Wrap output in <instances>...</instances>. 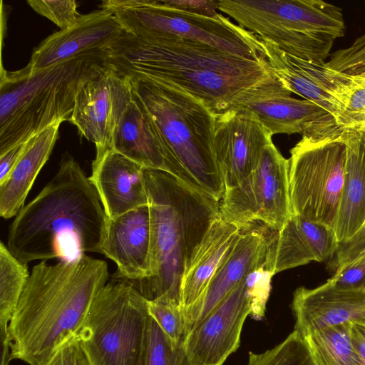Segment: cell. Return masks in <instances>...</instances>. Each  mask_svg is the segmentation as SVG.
I'll return each mask as SVG.
<instances>
[{"mask_svg": "<svg viewBox=\"0 0 365 365\" xmlns=\"http://www.w3.org/2000/svg\"><path fill=\"white\" fill-rule=\"evenodd\" d=\"M104 53L107 66L118 74L176 86L215 116L272 75L267 60L245 58L169 34L134 36L124 31Z\"/></svg>", "mask_w": 365, "mask_h": 365, "instance_id": "obj_1", "label": "cell"}, {"mask_svg": "<svg viewBox=\"0 0 365 365\" xmlns=\"http://www.w3.org/2000/svg\"><path fill=\"white\" fill-rule=\"evenodd\" d=\"M108 217L89 177L69 154L41 192L15 216L7 247L21 262L101 254Z\"/></svg>", "mask_w": 365, "mask_h": 365, "instance_id": "obj_2", "label": "cell"}, {"mask_svg": "<svg viewBox=\"0 0 365 365\" xmlns=\"http://www.w3.org/2000/svg\"><path fill=\"white\" fill-rule=\"evenodd\" d=\"M108 279L106 262L86 255L34 266L9 325L12 359L42 365L77 334Z\"/></svg>", "mask_w": 365, "mask_h": 365, "instance_id": "obj_3", "label": "cell"}, {"mask_svg": "<svg viewBox=\"0 0 365 365\" xmlns=\"http://www.w3.org/2000/svg\"><path fill=\"white\" fill-rule=\"evenodd\" d=\"M144 177L150 216V274L132 283L149 300L167 297L180 303L184 272L220 217V201L163 170L145 168Z\"/></svg>", "mask_w": 365, "mask_h": 365, "instance_id": "obj_4", "label": "cell"}, {"mask_svg": "<svg viewBox=\"0 0 365 365\" xmlns=\"http://www.w3.org/2000/svg\"><path fill=\"white\" fill-rule=\"evenodd\" d=\"M126 78L133 96L158 132L169 173L221 201L225 187L215 155V115L198 99L176 86Z\"/></svg>", "mask_w": 365, "mask_h": 365, "instance_id": "obj_5", "label": "cell"}, {"mask_svg": "<svg viewBox=\"0 0 365 365\" xmlns=\"http://www.w3.org/2000/svg\"><path fill=\"white\" fill-rule=\"evenodd\" d=\"M107 67L104 50L31 71L3 68L0 77V155L46 128L70 120L77 94Z\"/></svg>", "mask_w": 365, "mask_h": 365, "instance_id": "obj_6", "label": "cell"}, {"mask_svg": "<svg viewBox=\"0 0 365 365\" xmlns=\"http://www.w3.org/2000/svg\"><path fill=\"white\" fill-rule=\"evenodd\" d=\"M217 8L283 52L317 64L345 34L342 9L320 0H217Z\"/></svg>", "mask_w": 365, "mask_h": 365, "instance_id": "obj_7", "label": "cell"}, {"mask_svg": "<svg viewBox=\"0 0 365 365\" xmlns=\"http://www.w3.org/2000/svg\"><path fill=\"white\" fill-rule=\"evenodd\" d=\"M149 322L148 299L122 279L101 289L76 334L91 365H144Z\"/></svg>", "mask_w": 365, "mask_h": 365, "instance_id": "obj_8", "label": "cell"}, {"mask_svg": "<svg viewBox=\"0 0 365 365\" xmlns=\"http://www.w3.org/2000/svg\"><path fill=\"white\" fill-rule=\"evenodd\" d=\"M99 7L110 9L125 31L134 36L169 34L245 58L266 61L259 36L224 16L217 19L197 15L160 0H106Z\"/></svg>", "mask_w": 365, "mask_h": 365, "instance_id": "obj_9", "label": "cell"}, {"mask_svg": "<svg viewBox=\"0 0 365 365\" xmlns=\"http://www.w3.org/2000/svg\"><path fill=\"white\" fill-rule=\"evenodd\" d=\"M290 153L292 215H301L334 229L346 160L343 132L322 138L303 136Z\"/></svg>", "mask_w": 365, "mask_h": 365, "instance_id": "obj_10", "label": "cell"}, {"mask_svg": "<svg viewBox=\"0 0 365 365\" xmlns=\"http://www.w3.org/2000/svg\"><path fill=\"white\" fill-rule=\"evenodd\" d=\"M291 215L289 159L271 143L255 170L239 185L225 190L220 216L242 230L261 222L278 231Z\"/></svg>", "mask_w": 365, "mask_h": 365, "instance_id": "obj_11", "label": "cell"}, {"mask_svg": "<svg viewBox=\"0 0 365 365\" xmlns=\"http://www.w3.org/2000/svg\"><path fill=\"white\" fill-rule=\"evenodd\" d=\"M291 93L272 73L242 93L229 109L250 111L272 135L299 133L322 138L344 130L322 107L306 99L294 98Z\"/></svg>", "mask_w": 365, "mask_h": 365, "instance_id": "obj_12", "label": "cell"}, {"mask_svg": "<svg viewBox=\"0 0 365 365\" xmlns=\"http://www.w3.org/2000/svg\"><path fill=\"white\" fill-rule=\"evenodd\" d=\"M133 100L128 79L108 66L91 77L78 91L69 121L96 148L111 149L115 127Z\"/></svg>", "mask_w": 365, "mask_h": 365, "instance_id": "obj_13", "label": "cell"}, {"mask_svg": "<svg viewBox=\"0 0 365 365\" xmlns=\"http://www.w3.org/2000/svg\"><path fill=\"white\" fill-rule=\"evenodd\" d=\"M272 137L250 111L230 108L215 115L214 149L225 190L239 185L255 170Z\"/></svg>", "mask_w": 365, "mask_h": 365, "instance_id": "obj_14", "label": "cell"}, {"mask_svg": "<svg viewBox=\"0 0 365 365\" xmlns=\"http://www.w3.org/2000/svg\"><path fill=\"white\" fill-rule=\"evenodd\" d=\"M250 315L245 280L186 335L190 365H223L237 351L245 321Z\"/></svg>", "mask_w": 365, "mask_h": 365, "instance_id": "obj_15", "label": "cell"}, {"mask_svg": "<svg viewBox=\"0 0 365 365\" xmlns=\"http://www.w3.org/2000/svg\"><path fill=\"white\" fill-rule=\"evenodd\" d=\"M125 31L113 12L100 8L81 15L76 24L48 36L36 48L26 65L38 71L84 53L104 50Z\"/></svg>", "mask_w": 365, "mask_h": 365, "instance_id": "obj_16", "label": "cell"}, {"mask_svg": "<svg viewBox=\"0 0 365 365\" xmlns=\"http://www.w3.org/2000/svg\"><path fill=\"white\" fill-rule=\"evenodd\" d=\"M150 216L143 205L108 218L101 254L117 266L118 278L140 282L150 274Z\"/></svg>", "mask_w": 365, "mask_h": 365, "instance_id": "obj_17", "label": "cell"}, {"mask_svg": "<svg viewBox=\"0 0 365 365\" xmlns=\"http://www.w3.org/2000/svg\"><path fill=\"white\" fill-rule=\"evenodd\" d=\"M339 245L333 228L292 215L279 230L267 237L266 259L276 274L312 261L331 259Z\"/></svg>", "mask_w": 365, "mask_h": 365, "instance_id": "obj_18", "label": "cell"}, {"mask_svg": "<svg viewBox=\"0 0 365 365\" xmlns=\"http://www.w3.org/2000/svg\"><path fill=\"white\" fill-rule=\"evenodd\" d=\"M267 237L252 227L242 230L227 259L209 282L200 300L183 314L185 336L202 321L247 275L265 259Z\"/></svg>", "mask_w": 365, "mask_h": 365, "instance_id": "obj_19", "label": "cell"}, {"mask_svg": "<svg viewBox=\"0 0 365 365\" xmlns=\"http://www.w3.org/2000/svg\"><path fill=\"white\" fill-rule=\"evenodd\" d=\"M144 169L113 149L96 154L89 179L99 195L108 218L148 205Z\"/></svg>", "mask_w": 365, "mask_h": 365, "instance_id": "obj_20", "label": "cell"}, {"mask_svg": "<svg viewBox=\"0 0 365 365\" xmlns=\"http://www.w3.org/2000/svg\"><path fill=\"white\" fill-rule=\"evenodd\" d=\"M320 68L319 84L341 103L350 129L365 132V34Z\"/></svg>", "mask_w": 365, "mask_h": 365, "instance_id": "obj_21", "label": "cell"}, {"mask_svg": "<svg viewBox=\"0 0 365 365\" xmlns=\"http://www.w3.org/2000/svg\"><path fill=\"white\" fill-rule=\"evenodd\" d=\"M292 309L294 330L302 336L345 322L365 319V292L335 289L327 282L314 289L297 288Z\"/></svg>", "mask_w": 365, "mask_h": 365, "instance_id": "obj_22", "label": "cell"}, {"mask_svg": "<svg viewBox=\"0 0 365 365\" xmlns=\"http://www.w3.org/2000/svg\"><path fill=\"white\" fill-rule=\"evenodd\" d=\"M241 232L240 227L220 216L212 223L181 280L180 304L183 314L200 300L215 272L230 256Z\"/></svg>", "mask_w": 365, "mask_h": 365, "instance_id": "obj_23", "label": "cell"}, {"mask_svg": "<svg viewBox=\"0 0 365 365\" xmlns=\"http://www.w3.org/2000/svg\"><path fill=\"white\" fill-rule=\"evenodd\" d=\"M343 134L346 160L334 229L339 244L351 239L365 224V132L344 130Z\"/></svg>", "mask_w": 365, "mask_h": 365, "instance_id": "obj_24", "label": "cell"}, {"mask_svg": "<svg viewBox=\"0 0 365 365\" xmlns=\"http://www.w3.org/2000/svg\"><path fill=\"white\" fill-rule=\"evenodd\" d=\"M111 149L145 168L169 173L165 153L154 124L133 96L115 128Z\"/></svg>", "mask_w": 365, "mask_h": 365, "instance_id": "obj_25", "label": "cell"}, {"mask_svg": "<svg viewBox=\"0 0 365 365\" xmlns=\"http://www.w3.org/2000/svg\"><path fill=\"white\" fill-rule=\"evenodd\" d=\"M60 123L53 124L29 140L28 145L8 178L0 184V215L7 220L24 206L25 200L58 139Z\"/></svg>", "mask_w": 365, "mask_h": 365, "instance_id": "obj_26", "label": "cell"}, {"mask_svg": "<svg viewBox=\"0 0 365 365\" xmlns=\"http://www.w3.org/2000/svg\"><path fill=\"white\" fill-rule=\"evenodd\" d=\"M264 55L272 73L292 93L312 101L330 113L343 130L349 125L341 103L322 89L296 62L269 41L259 36Z\"/></svg>", "mask_w": 365, "mask_h": 365, "instance_id": "obj_27", "label": "cell"}, {"mask_svg": "<svg viewBox=\"0 0 365 365\" xmlns=\"http://www.w3.org/2000/svg\"><path fill=\"white\" fill-rule=\"evenodd\" d=\"M351 322L325 327L302 336L317 365H361Z\"/></svg>", "mask_w": 365, "mask_h": 365, "instance_id": "obj_28", "label": "cell"}, {"mask_svg": "<svg viewBox=\"0 0 365 365\" xmlns=\"http://www.w3.org/2000/svg\"><path fill=\"white\" fill-rule=\"evenodd\" d=\"M30 273L3 242L0 243V328L8 329Z\"/></svg>", "mask_w": 365, "mask_h": 365, "instance_id": "obj_29", "label": "cell"}, {"mask_svg": "<svg viewBox=\"0 0 365 365\" xmlns=\"http://www.w3.org/2000/svg\"><path fill=\"white\" fill-rule=\"evenodd\" d=\"M247 365H317L304 338L294 330L284 340L261 353L249 352Z\"/></svg>", "mask_w": 365, "mask_h": 365, "instance_id": "obj_30", "label": "cell"}, {"mask_svg": "<svg viewBox=\"0 0 365 365\" xmlns=\"http://www.w3.org/2000/svg\"><path fill=\"white\" fill-rule=\"evenodd\" d=\"M144 365H190L184 344L171 341L150 316Z\"/></svg>", "mask_w": 365, "mask_h": 365, "instance_id": "obj_31", "label": "cell"}, {"mask_svg": "<svg viewBox=\"0 0 365 365\" xmlns=\"http://www.w3.org/2000/svg\"><path fill=\"white\" fill-rule=\"evenodd\" d=\"M149 315L176 344H184L185 327L183 312L178 302L167 297L148 299Z\"/></svg>", "mask_w": 365, "mask_h": 365, "instance_id": "obj_32", "label": "cell"}, {"mask_svg": "<svg viewBox=\"0 0 365 365\" xmlns=\"http://www.w3.org/2000/svg\"><path fill=\"white\" fill-rule=\"evenodd\" d=\"M272 266L266 259L251 271L245 279V294L254 319L260 320L265 314L266 305L274 275Z\"/></svg>", "mask_w": 365, "mask_h": 365, "instance_id": "obj_33", "label": "cell"}, {"mask_svg": "<svg viewBox=\"0 0 365 365\" xmlns=\"http://www.w3.org/2000/svg\"><path fill=\"white\" fill-rule=\"evenodd\" d=\"M327 282L337 290L365 292V249L339 265Z\"/></svg>", "mask_w": 365, "mask_h": 365, "instance_id": "obj_34", "label": "cell"}, {"mask_svg": "<svg viewBox=\"0 0 365 365\" xmlns=\"http://www.w3.org/2000/svg\"><path fill=\"white\" fill-rule=\"evenodd\" d=\"M27 4L61 30L73 26L81 15L77 11L78 4L74 0H28Z\"/></svg>", "mask_w": 365, "mask_h": 365, "instance_id": "obj_35", "label": "cell"}, {"mask_svg": "<svg viewBox=\"0 0 365 365\" xmlns=\"http://www.w3.org/2000/svg\"><path fill=\"white\" fill-rule=\"evenodd\" d=\"M42 365H91L77 334L60 345Z\"/></svg>", "mask_w": 365, "mask_h": 365, "instance_id": "obj_36", "label": "cell"}, {"mask_svg": "<svg viewBox=\"0 0 365 365\" xmlns=\"http://www.w3.org/2000/svg\"><path fill=\"white\" fill-rule=\"evenodd\" d=\"M171 8L188 13L220 19L222 15L217 10V0H160Z\"/></svg>", "mask_w": 365, "mask_h": 365, "instance_id": "obj_37", "label": "cell"}, {"mask_svg": "<svg viewBox=\"0 0 365 365\" xmlns=\"http://www.w3.org/2000/svg\"><path fill=\"white\" fill-rule=\"evenodd\" d=\"M365 249V224L361 230L347 242L339 244L334 259L329 263L331 268L336 269L341 264L353 259Z\"/></svg>", "mask_w": 365, "mask_h": 365, "instance_id": "obj_38", "label": "cell"}, {"mask_svg": "<svg viewBox=\"0 0 365 365\" xmlns=\"http://www.w3.org/2000/svg\"><path fill=\"white\" fill-rule=\"evenodd\" d=\"M29 140L14 145L0 155V184L9 176L11 172L28 145Z\"/></svg>", "mask_w": 365, "mask_h": 365, "instance_id": "obj_39", "label": "cell"}, {"mask_svg": "<svg viewBox=\"0 0 365 365\" xmlns=\"http://www.w3.org/2000/svg\"><path fill=\"white\" fill-rule=\"evenodd\" d=\"M351 332L354 346L360 359L365 365V319L351 322Z\"/></svg>", "mask_w": 365, "mask_h": 365, "instance_id": "obj_40", "label": "cell"}, {"mask_svg": "<svg viewBox=\"0 0 365 365\" xmlns=\"http://www.w3.org/2000/svg\"><path fill=\"white\" fill-rule=\"evenodd\" d=\"M1 365H9L12 360L9 329H0Z\"/></svg>", "mask_w": 365, "mask_h": 365, "instance_id": "obj_41", "label": "cell"}]
</instances>
